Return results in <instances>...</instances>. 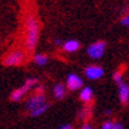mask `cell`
Listing matches in <instances>:
<instances>
[{"label":"cell","instance_id":"6da1fadb","mask_svg":"<svg viewBox=\"0 0 129 129\" xmlns=\"http://www.w3.org/2000/svg\"><path fill=\"white\" fill-rule=\"evenodd\" d=\"M25 30H26L25 48L28 51H33L37 46L40 36V22L34 15H28L25 17Z\"/></svg>","mask_w":129,"mask_h":129},{"label":"cell","instance_id":"7a4b0ae2","mask_svg":"<svg viewBox=\"0 0 129 129\" xmlns=\"http://www.w3.org/2000/svg\"><path fill=\"white\" fill-rule=\"evenodd\" d=\"M105 48H107V42L105 41H103V40L95 41V42H92L86 49V53L91 59H100L105 53Z\"/></svg>","mask_w":129,"mask_h":129},{"label":"cell","instance_id":"3957f363","mask_svg":"<svg viewBox=\"0 0 129 129\" xmlns=\"http://www.w3.org/2000/svg\"><path fill=\"white\" fill-rule=\"evenodd\" d=\"M24 61V53L21 50H13L9 54H7L3 59V64L5 67H12V66H19Z\"/></svg>","mask_w":129,"mask_h":129},{"label":"cell","instance_id":"277c9868","mask_svg":"<svg viewBox=\"0 0 129 129\" xmlns=\"http://www.w3.org/2000/svg\"><path fill=\"white\" fill-rule=\"evenodd\" d=\"M84 75L90 80H98L104 77V69L98 64H91V66L84 67Z\"/></svg>","mask_w":129,"mask_h":129},{"label":"cell","instance_id":"5b68a950","mask_svg":"<svg viewBox=\"0 0 129 129\" xmlns=\"http://www.w3.org/2000/svg\"><path fill=\"white\" fill-rule=\"evenodd\" d=\"M66 86H67V90L77 91L78 88H83L84 82L77 74H69L67 75V79H66Z\"/></svg>","mask_w":129,"mask_h":129},{"label":"cell","instance_id":"8992f818","mask_svg":"<svg viewBox=\"0 0 129 129\" xmlns=\"http://www.w3.org/2000/svg\"><path fill=\"white\" fill-rule=\"evenodd\" d=\"M44 104H45V95L44 93H36V95L32 96L30 99H28L25 107L29 112H32V111L37 109L38 107H41V105H44Z\"/></svg>","mask_w":129,"mask_h":129},{"label":"cell","instance_id":"52a82bcc","mask_svg":"<svg viewBox=\"0 0 129 129\" xmlns=\"http://www.w3.org/2000/svg\"><path fill=\"white\" fill-rule=\"evenodd\" d=\"M119 100L122 107H126L129 103V84L126 82H122L119 86Z\"/></svg>","mask_w":129,"mask_h":129},{"label":"cell","instance_id":"ba28073f","mask_svg":"<svg viewBox=\"0 0 129 129\" xmlns=\"http://www.w3.org/2000/svg\"><path fill=\"white\" fill-rule=\"evenodd\" d=\"M62 48H63V51H66V53H74V51H78L80 49V42L78 40L71 38V40L64 41Z\"/></svg>","mask_w":129,"mask_h":129},{"label":"cell","instance_id":"9c48e42d","mask_svg":"<svg viewBox=\"0 0 129 129\" xmlns=\"http://www.w3.org/2000/svg\"><path fill=\"white\" fill-rule=\"evenodd\" d=\"M79 99L83 103H90L93 99V91H92L91 87H88V86L83 87V88L80 90V92H79Z\"/></svg>","mask_w":129,"mask_h":129},{"label":"cell","instance_id":"30bf717a","mask_svg":"<svg viewBox=\"0 0 129 129\" xmlns=\"http://www.w3.org/2000/svg\"><path fill=\"white\" fill-rule=\"evenodd\" d=\"M66 95V86L63 83H57L54 87H53V96L58 100H61V99L64 98Z\"/></svg>","mask_w":129,"mask_h":129},{"label":"cell","instance_id":"8fae6325","mask_svg":"<svg viewBox=\"0 0 129 129\" xmlns=\"http://www.w3.org/2000/svg\"><path fill=\"white\" fill-rule=\"evenodd\" d=\"M28 91L24 88V87H20V88H16V90H13L12 92H11V96H9V99L12 102H20L22 98H24V95Z\"/></svg>","mask_w":129,"mask_h":129},{"label":"cell","instance_id":"7c38bea8","mask_svg":"<svg viewBox=\"0 0 129 129\" xmlns=\"http://www.w3.org/2000/svg\"><path fill=\"white\" fill-rule=\"evenodd\" d=\"M33 61L36 64H38V66H45V64L49 62V57L46 54H42V53H38V54L33 55Z\"/></svg>","mask_w":129,"mask_h":129},{"label":"cell","instance_id":"4fadbf2b","mask_svg":"<svg viewBox=\"0 0 129 129\" xmlns=\"http://www.w3.org/2000/svg\"><path fill=\"white\" fill-rule=\"evenodd\" d=\"M49 107H50V103L46 102L44 105H41V107H38L37 109H34V111H32V112H29V113H30L32 117H38V116H41V115H44L46 111L49 109Z\"/></svg>","mask_w":129,"mask_h":129},{"label":"cell","instance_id":"5bb4252c","mask_svg":"<svg viewBox=\"0 0 129 129\" xmlns=\"http://www.w3.org/2000/svg\"><path fill=\"white\" fill-rule=\"evenodd\" d=\"M90 116H91V112H90L88 108H83V109H80L78 112V119L82 120V121H84V122H88Z\"/></svg>","mask_w":129,"mask_h":129},{"label":"cell","instance_id":"9a60e30c","mask_svg":"<svg viewBox=\"0 0 129 129\" xmlns=\"http://www.w3.org/2000/svg\"><path fill=\"white\" fill-rule=\"evenodd\" d=\"M38 83V79L37 78H28L26 80H25V83H24V88L26 90V91H29L30 88H33V87H36V84Z\"/></svg>","mask_w":129,"mask_h":129},{"label":"cell","instance_id":"2e32d148","mask_svg":"<svg viewBox=\"0 0 129 129\" xmlns=\"http://www.w3.org/2000/svg\"><path fill=\"white\" fill-rule=\"evenodd\" d=\"M113 80H115L119 86L122 83V82H124V80H122V78H121V71H115V74H113Z\"/></svg>","mask_w":129,"mask_h":129},{"label":"cell","instance_id":"e0dca14e","mask_svg":"<svg viewBox=\"0 0 129 129\" xmlns=\"http://www.w3.org/2000/svg\"><path fill=\"white\" fill-rule=\"evenodd\" d=\"M113 122L115 121H111V120H107L102 124V129H113Z\"/></svg>","mask_w":129,"mask_h":129},{"label":"cell","instance_id":"ac0fdd59","mask_svg":"<svg viewBox=\"0 0 129 129\" xmlns=\"http://www.w3.org/2000/svg\"><path fill=\"white\" fill-rule=\"evenodd\" d=\"M120 24L122 25V26H128L129 28V15H125L122 19L120 20Z\"/></svg>","mask_w":129,"mask_h":129},{"label":"cell","instance_id":"d6986e66","mask_svg":"<svg viewBox=\"0 0 129 129\" xmlns=\"http://www.w3.org/2000/svg\"><path fill=\"white\" fill-rule=\"evenodd\" d=\"M113 129H125V126L121 121H115L113 122Z\"/></svg>","mask_w":129,"mask_h":129},{"label":"cell","instance_id":"ffe728a7","mask_svg":"<svg viewBox=\"0 0 129 129\" xmlns=\"http://www.w3.org/2000/svg\"><path fill=\"white\" fill-rule=\"evenodd\" d=\"M58 129H74V126H73V124H63Z\"/></svg>","mask_w":129,"mask_h":129},{"label":"cell","instance_id":"44dd1931","mask_svg":"<svg viewBox=\"0 0 129 129\" xmlns=\"http://www.w3.org/2000/svg\"><path fill=\"white\" fill-rule=\"evenodd\" d=\"M80 129H93V126L90 124V122H84L83 125H82V128Z\"/></svg>","mask_w":129,"mask_h":129},{"label":"cell","instance_id":"7402d4cb","mask_svg":"<svg viewBox=\"0 0 129 129\" xmlns=\"http://www.w3.org/2000/svg\"><path fill=\"white\" fill-rule=\"evenodd\" d=\"M54 45H63L62 40H59V38H55V40H54Z\"/></svg>","mask_w":129,"mask_h":129},{"label":"cell","instance_id":"603a6c76","mask_svg":"<svg viewBox=\"0 0 129 129\" xmlns=\"http://www.w3.org/2000/svg\"><path fill=\"white\" fill-rule=\"evenodd\" d=\"M104 115L105 116H111V115H112V111H111V109H105L104 111Z\"/></svg>","mask_w":129,"mask_h":129}]
</instances>
